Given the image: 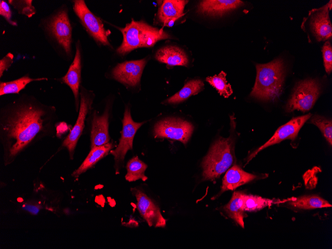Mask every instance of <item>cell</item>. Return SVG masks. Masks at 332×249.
<instances>
[{
    "label": "cell",
    "instance_id": "cell-4",
    "mask_svg": "<svg viewBox=\"0 0 332 249\" xmlns=\"http://www.w3.org/2000/svg\"><path fill=\"white\" fill-rule=\"evenodd\" d=\"M320 89V84L316 80L308 79L299 82L286 104V111H309L318 99Z\"/></svg>",
    "mask_w": 332,
    "mask_h": 249
},
{
    "label": "cell",
    "instance_id": "cell-22",
    "mask_svg": "<svg viewBox=\"0 0 332 249\" xmlns=\"http://www.w3.org/2000/svg\"><path fill=\"white\" fill-rule=\"evenodd\" d=\"M245 195V194L241 192H234L229 203L224 207L228 216L243 228H244L245 216L243 209Z\"/></svg>",
    "mask_w": 332,
    "mask_h": 249
},
{
    "label": "cell",
    "instance_id": "cell-15",
    "mask_svg": "<svg viewBox=\"0 0 332 249\" xmlns=\"http://www.w3.org/2000/svg\"><path fill=\"white\" fill-rule=\"evenodd\" d=\"M81 54L79 42L76 45V51L73 62L66 74L61 79L62 83L68 85L72 89L75 101L76 109L78 111L79 105V87L81 78Z\"/></svg>",
    "mask_w": 332,
    "mask_h": 249
},
{
    "label": "cell",
    "instance_id": "cell-7",
    "mask_svg": "<svg viewBox=\"0 0 332 249\" xmlns=\"http://www.w3.org/2000/svg\"><path fill=\"white\" fill-rule=\"evenodd\" d=\"M48 32L68 55L72 51V28L67 10H58L50 18L46 24Z\"/></svg>",
    "mask_w": 332,
    "mask_h": 249
},
{
    "label": "cell",
    "instance_id": "cell-14",
    "mask_svg": "<svg viewBox=\"0 0 332 249\" xmlns=\"http://www.w3.org/2000/svg\"><path fill=\"white\" fill-rule=\"evenodd\" d=\"M332 6V1L318 9L310 19V27L312 32L318 41H324L332 37V27L330 20L329 11Z\"/></svg>",
    "mask_w": 332,
    "mask_h": 249
},
{
    "label": "cell",
    "instance_id": "cell-31",
    "mask_svg": "<svg viewBox=\"0 0 332 249\" xmlns=\"http://www.w3.org/2000/svg\"><path fill=\"white\" fill-rule=\"evenodd\" d=\"M322 52L326 71L330 74L332 70V47L329 41L325 43L322 48Z\"/></svg>",
    "mask_w": 332,
    "mask_h": 249
},
{
    "label": "cell",
    "instance_id": "cell-25",
    "mask_svg": "<svg viewBox=\"0 0 332 249\" xmlns=\"http://www.w3.org/2000/svg\"><path fill=\"white\" fill-rule=\"evenodd\" d=\"M42 80H47V79L45 78L33 79L28 76H25L13 81L1 82L0 83V95L1 96L7 94L18 93L28 83L33 82Z\"/></svg>",
    "mask_w": 332,
    "mask_h": 249
},
{
    "label": "cell",
    "instance_id": "cell-18",
    "mask_svg": "<svg viewBox=\"0 0 332 249\" xmlns=\"http://www.w3.org/2000/svg\"><path fill=\"white\" fill-rule=\"evenodd\" d=\"M243 4L240 0H204L198 4L197 11L204 15L221 16Z\"/></svg>",
    "mask_w": 332,
    "mask_h": 249
},
{
    "label": "cell",
    "instance_id": "cell-12",
    "mask_svg": "<svg viewBox=\"0 0 332 249\" xmlns=\"http://www.w3.org/2000/svg\"><path fill=\"white\" fill-rule=\"evenodd\" d=\"M131 191L137 200V208L140 215L150 227L164 228L166 220L159 207L143 191L132 188Z\"/></svg>",
    "mask_w": 332,
    "mask_h": 249
},
{
    "label": "cell",
    "instance_id": "cell-6",
    "mask_svg": "<svg viewBox=\"0 0 332 249\" xmlns=\"http://www.w3.org/2000/svg\"><path fill=\"white\" fill-rule=\"evenodd\" d=\"M145 122L146 121L134 122L131 117L130 109L128 106L126 107L122 120L121 136L119 144L115 150L110 151V154L114 156L116 172L119 171L120 165H123L128 151L133 148V139L137 131Z\"/></svg>",
    "mask_w": 332,
    "mask_h": 249
},
{
    "label": "cell",
    "instance_id": "cell-13",
    "mask_svg": "<svg viewBox=\"0 0 332 249\" xmlns=\"http://www.w3.org/2000/svg\"><path fill=\"white\" fill-rule=\"evenodd\" d=\"M146 63V58L119 63L112 70V76L121 83L129 86H136L140 83Z\"/></svg>",
    "mask_w": 332,
    "mask_h": 249
},
{
    "label": "cell",
    "instance_id": "cell-3",
    "mask_svg": "<svg viewBox=\"0 0 332 249\" xmlns=\"http://www.w3.org/2000/svg\"><path fill=\"white\" fill-rule=\"evenodd\" d=\"M234 159V143L231 137L220 138L210 148L202 163L204 180H213L227 171Z\"/></svg>",
    "mask_w": 332,
    "mask_h": 249
},
{
    "label": "cell",
    "instance_id": "cell-5",
    "mask_svg": "<svg viewBox=\"0 0 332 249\" xmlns=\"http://www.w3.org/2000/svg\"><path fill=\"white\" fill-rule=\"evenodd\" d=\"M73 9L87 32L98 43L111 46L108 33L101 19L95 15L87 7L83 0L73 1Z\"/></svg>",
    "mask_w": 332,
    "mask_h": 249
},
{
    "label": "cell",
    "instance_id": "cell-2",
    "mask_svg": "<svg viewBox=\"0 0 332 249\" xmlns=\"http://www.w3.org/2000/svg\"><path fill=\"white\" fill-rule=\"evenodd\" d=\"M255 82L250 95L262 100H274L282 91L285 70L282 60L276 59L264 64H256Z\"/></svg>",
    "mask_w": 332,
    "mask_h": 249
},
{
    "label": "cell",
    "instance_id": "cell-1",
    "mask_svg": "<svg viewBox=\"0 0 332 249\" xmlns=\"http://www.w3.org/2000/svg\"><path fill=\"white\" fill-rule=\"evenodd\" d=\"M56 108L22 95L0 110V132L7 157L14 158L40 134L55 130Z\"/></svg>",
    "mask_w": 332,
    "mask_h": 249
},
{
    "label": "cell",
    "instance_id": "cell-30",
    "mask_svg": "<svg viewBox=\"0 0 332 249\" xmlns=\"http://www.w3.org/2000/svg\"><path fill=\"white\" fill-rule=\"evenodd\" d=\"M32 0H8L9 3L15 8L19 13L31 17L36 11L32 4Z\"/></svg>",
    "mask_w": 332,
    "mask_h": 249
},
{
    "label": "cell",
    "instance_id": "cell-21",
    "mask_svg": "<svg viewBox=\"0 0 332 249\" xmlns=\"http://www.w3.org/2000/svg\"><path fill=\"white\" fill-rule=\"evenodd\" d=\"M113 148L112 143L94 147L91 150L81 165L72 173L75 177L79 176L94 166L99 161L105 157Z\"/></svg>",
    "mask_w": 332,
    "mask_h": 249
},
{
    "label": "cell",
    "instance_id": "cell-10",
    "mask_svg": "<svg viewBox=\"0 0 332 249\" xmlns=\"http://www.w3.org/2000/svg\"><path fill=\"white\" fill-rule=\"evenodd\" d=\"M148 25L143 21L132 20L124 28H120L123 38L117 49V53L124 55L137 48L145 47Z\"/></svg>",
    "mask_w": 332,
    "mask_h": 249
},
{
    "label": "cell",
    "instance_id": "cell-19",
    "mask_svg": "<svg viewBox=\"0 0 332 249\" xmlns=\"http://www.w3.org/2000/svg\"><path fill=\"white\" fill-rule=\"evenodd\" d=\"M257 177V176L243 170L239 166L234 165L227 170L223 177L221 193L233 190Z\"/></svg>",
    "mask_w": 332,
    "mask_h": 249
},
{
    "label": "cell",
    "instance_id": "cell-23",
    "mask_svg": "<svg viewBox=\"0 0 332 249\" xmlns=\"http://www.w3.org/2000/svg\"><path fill=\"white\" fill-rule=\"evenodd\" d=\"M203 86L204 83L200 80L189 81L179 91L165 100V102L173 104L183 102L190 96L198 94Z\"/></svg>",
    "mask_w": 332,
    "mask_h": 249
},
{
    "label": "cell",
    "instance_id": "cell-26",
    "mask_svg": "<svg viewBox=\"0 0 332 249\" xmlns=\"http://www.w3.org/2000/svg\"><path fill=\"white\" fill-rule=\"evenodd\" d=\"M147 168V165L137 156L133 157L127 164L125 179L129 182L135 181L140 179L143 181L146 180L148 178L145 175V171Z\"/></svg>",
    "mask_w": 332,
    "mask_h": 249
},
{
    "label": "cell",
    "instance_id": "cell-8",
    "mask_svg": "<svg viewBox=\"0 0 332 249\" xmlns=\"http://www.w3.org/2000/svg\"><path fill=\"white\" fill-rule=\"evenodd\" d=\"M194 129L193 125L180 118H167L158 122L154 127L156 138H166L186 144Z\"/></svg>",
    "mask_w": 332,
    "mask_h": 249
},
{
    "label": "cell",
    "instance_id": "cell-17",
    "mask_svg": "<svg viewBox=\"0 0 332 249\" xmlns=\"http://www.w3.org/2000/svg\"><path fill=\"white\" fill-rule=\"evenodd\" d=\"M188 2L184 0H164L158 11V20L165 26H172L184 14V9Z\"/></svg>",
    "mask_w": 332,
    "mask_h": 249
},
{
    "label": "cell",
    "instance_id": "cell-20",
    "mask_svg": "<svg viewBox=\"0 0 332 249\" xmlns=\"http://www.w3.org/2000/svg\"><path fill=\"white\" fill-rule=\"evenodd\" d=\"M156 59L167 65L187 66L189 60L181 48L175 46H166L159 49L155 54Z\"/></svg>",
    "mask_w": 332,
    "mask_h": 249
},
{
    "label": "cell",
    "instance_id": "cell-16",
    "mask_svg": "<svg viewBox=\"0 0 332 249\" xmlns=\"http://www.w3.org/2000/svg\"><path fill=\"white\" fill-rule=\"evenodd\" d=\"M109 110L106 108L102 115L94 112L90 132V148L102 146L110 140L108 133Z\"/></svg>",
    "mask_w": 332,
    "mask_h": 249
},
{
    "label": "cell",
    "instance_id": "cell-29",
    "mask_svg": "<svg viewBox=\"0 0 332 249\" xmlns=\"http://www.w3.org/2000/svg\"><path fill=\"white\" fill-rule=\"evenodd\" d=\"M316 125L321 130L324 136L331 146L332 145V122L331 120L319 115H315L310 121Z\"/></svg>",
    "mask_w": 332,
    "mask_h": 249
},
{
    "label": "cell",
    "instance_id": "cell-32",
    "mask_svg": "<svg viewBox=\"0 0 332 249\" xmlns=\"http://www.w3.org/2000/svg\"><path fill=\"white\" fill-rule=\"evenodd\" d=\"M0 14L10 24L16 26L15 21L11 20V11L9 5L4 0L0 1Z\"/></svg>",
    "mask_w": 332,
    "mask_h": 249
},
{
    "label": "cell",
    "instance_id": "cell-11",
    "mask_svg": "<svg viewBox=\"0 0 332 249\" xmlns=\"http://www.w3.org/2000/svg\"><path fill=\"white\" fill-rule=\"evenodd\" d=\"M310 113L292 118L277 129L274 135L265 144L252 153L248 157V162L260 151L271 145L278 144L287 139L294 140L304 123L310 118Z\"/></svg>",
    "mask_w": 332,
    "mask_h": 249
},
{
    "label": "cell",
    "instance_id": "cell-34",
    "mask_svg": "<svg viewBox=\"0 0 332 249\" xmlns=\"http://www.w3.org/2000/svg\"><path fill=\"white\" fill-rule=\"evenodd\" d=\"M23 208L33 214H36L39 211V208L36 206L24 205Z\"/></svg>",
    "mask_w": 332,
    "mask_h": 249
},
{
    "label": "cell",
    "instance_id": "cell-33",
    "mask_svg": "<svg viewBox=\"0 0 332 249\" xmlns=\"http://www.w3.org/2000/svg\"><path fill=\"white\" fill-rule=\"evenodd\" d=\"M13 55L8 53L0 60V77H1L4 72L7 70L13 62Z\"/></svg>",
    "mask_w": 332,
    "mask_h": 249
},
{
    "label": "cell",
    "instance_id": "cell-24",
    "mask_svg": "<svg viewBox=\"0 0 332 249\" xmlns=\"http://www.w3.org/2000/svg\"><path fill=\"white\" fill-rule=\"evenodd\" d=\"M288 204L301 209H313L332 207L326 200L317 195L303 196L290 200Z\"/></svg>",
    "mask_w": 332,
    "mask_h": 249
},
{
    "label": "cell",
    "instance_id": "cell-9",
    "mask_svg": "<svg viewBox=\"0 0 332 249\" xmlns=\"http://www.w3.org/2000/svg\"><path fill=\"white\" fill-rule=\"evenodd\" d=\"M94 95L92 91L82 87L80 92L79 113L76 122L70 133L64 140L62 146L69 151L70 158L73 159L77 142L84 127L87 114L91 109Z\"/></svg>",
    "mask_w": 332,
    "mask_h": 249
},
{
    "label": "cell",
    "instance_id": "cell-28",
    "mask_svg": "<svg viewBox=\"0 0 332 249\" xmlns=\"http://www.w3.org/2000/svg\"><path fill=\"white\" fill-rule=\"evenodd\" d=\"M226 73L221 72L218 75L206 78V81L213 86L221 95L225 98L229 97L233 93L230 84L227 83Z\"/></svg>",
    "mask_w": 332,
    "mask_h": 249
},
{
    "label": "cell",
    "instance_id": "cell-27",
    "mask_svg": "<svg viewBox=\"0 0 332 249\" xmlns=\"http://www.w3.org/2000/svg\"><path fill=\"white\" fill-rule=\"evenodd\" d=\"M275 203L273 199L262 198L259 196L245 194L243 209L244 211L253 212L261 210Z\"/></svg>",
    "mask_w": 332,
    "mask_h": 249
}]
</instances>
